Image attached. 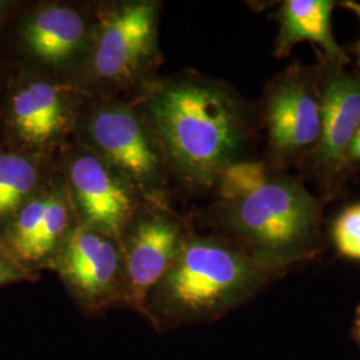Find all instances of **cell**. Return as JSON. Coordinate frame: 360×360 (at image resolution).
Listing matches in <instances>:
<instances>
[{
    "label": "cell",
    "mask_w": 360,
    "mask_h": 360,
    "mask_svg": "<svg viewBox=\"0 0 360 360\" xmlns=\"http://www.w3.org/2000/svg\"><path fill=\"white\" fill-rule=\"evenodd\" d=\"M49 179L38 158L19 153L0 154V220H10Z\"/></svg>",
    "instance_id": "15"
},
{
    "label": "cell",
    "mask_w": 360,
    "mask_h": 360,
    "mask_svg": "<svg viewBox=\"0 0 360 360\" xmlns=\"http://www.w3.org/2000/svg\"><path fill=\"white\" fill-rule=\"evenodd\" d=\"M264 120L271 151L278 159L314 153L322 134L319 80L304 68H288L266 92Z\"/></svg>",
    "instance_id": "11"
},
{
    "label": "cell",
    "mask_w": 360,
    "mask_h": 360,
    "mask_svg": "<svg viewBox=\"0 0 360 360\" xmlns=\"http://www.w3.org/2000/svg\"><path fill=\"white\" fill-rule=\"evenodd\" d=\"M74 138L117 172L144 202L168 206L169 171L165 155L134 104L87 96Z\"/></svg>",
    "instance_id": "5"
},
{
    "label": "cell",
    "mask_w": 360,
    "mask_h": 360,
    "mask_svg": "<svg viewBox=\"0 0 360 360\" xmlns=\"http://www.w3.org/2000/svg\"><path fill=\"white\" fill-rule=\"evenodd\" d=\"M355 333L360 345V306L356 309V314H355Z\"/></svg>",
    "instance_id": "21"
},
{
    "label": "cell",
    "mask_w": 360,
    "mask_h": 360,
    "mask_svg": "<svg viewBox=\"0 0 360 360\" xmlns=\"http://www.w3.org/2000/svg\"><path fill=\"white\" fill-rule=\"evenodd\" d=\"M270 178L269 167L263 162L239 159L220 171L214 187L221 203H226L257 191Z\"/></svg>",
    "instance_id": "16"
},
{
    "label": "cell",
    "mask_w": 360,
    "mask_h": 360,
    "mask_svg": "<svg viewBox=\"0 0 360 360\" xmlns=\"http://www.w3.org/2000/svg\"><path fill=\"white\" fill-rule=\"evenodd\" d=\"M25 274L6 252H0V285L20 281L25 278Z\"/></svg>",
    "instance_id": "18"
},
{
    "label": "cell",
    "mask_w": 360,
    "mask_h": 360,
    "mask_svg": "<svg viewBox=\"0 0 360 360\" xmlns=\"http://www.w3.org/2000/svg\"><path fill=\"white\" fill-rule=\"evenodd\" d=\"M188 231L169 207L143 203L119 242L124 264L123 307L144 316L147 296L174 263Z\"/></svg>",
    "instance_id": "8"
},
{
    "label": "cell",
    "mask_w": 360,
    "mask_h": 360,
    "mask_svg": "<svg viewBox=\"0 0 360 360\" xmlns=\"http://www.w3.org/2000/svg\"><path fill=\"white\" fill-rule=\"evenodd\" d=\"M354 162V163H359L360 165V129L358 134L355 135L354 141L351 143L349 151H348V163Z\"/></svg>",
    "instance_id": "19"
},
{
    "label": "cell",
    "mask_w": 360,
    "mask_h": 360,
    "mask_svg": "<svg viewBox=\"0 0 360 360\" xmlns=\"http://www.w3.org/2000/svg\"><path fill=\"white\" fill-rule=\"evenodd\" d=\"M331 235L340 255L360 262V203L346 207L336 217Z\"/></svg>",
    "instance_id": "17"
},
{
    "label": "cell",
    "mask_w": 360,
    "mask_h": 360,
    "mask_svg": "<svg viewBox=\"0 0 360 360\" xmlns=\"http://www.w3.org/2000/svg\"><path fill=\"white\" fill-rule=\"evenodd\" d=\"M51 270L68 294L87 314L123 306L124 264L120 245L82 224H77Z\"/></svg>",
    "instance_id": "9"
},
{
    "label": "cell",
    "mask_w": 360,
    "mask_h": 360,
    "mask_svg": "<svg viewBox=\"0 0 360 360\" xmlns=\"http://www.w3.org/2000/svg\"><path fill=\"white\" fill-rule=\"evenodd\" d=\"M95 11L68 4L47 3L39 7L23 26L27 51L55 77L72 79L90 47Z\"/></svg>",
    "instance_id": "12"
},
{
    "label": "cell",
    "mask_w": 360,
    "mask_h": 360,
    "mask_svg": "<svg viewBox=\"0 0 360 360\" xmlns=\"http://www.w3.org/2000/svg\"><path fill=\"white\" fill-rule=\"evenodd\" d=\"M340 6L345 7V8H347L349 11H352V13H355V15L359 18L360 20V3L354 1V0H346V1H342ZM355 51L358 52V55H359L360 58V40L359 43H358V46H356V49H355Z\"/></svg>",
    "instance_id": "20"
},
{
    "label": "cell",
    "mask_w": 360,
    "mask_h": 360,
    "mask_svg": "<svg viewBox=\"0 0 360 360\" xmlns=\"http://www.w3.org/2000/svg\"><path fill=\"white\" fill-rule=\"evenodd\" d=\"M159 15L160 3L154 0L99 6L86 59L71 80L89 96L117 99L139 90L162 60Z\"/></svg>",
    "instance_id": "3"
},
{
    "label": "cell",
    "mask_w": 360,
    "mask_h": 360,
    "mask_svg": "<svg viewBox=\"0 0 360 360\" xmlns=\"http://www.w3.org/2000/svg\"><path fill=\"white\" fill-rule=\"evenodd\" d=\"M77 224L59 169L8 220L6 254L25 271L51 269Z\"/></svg>",
    "instance_id": "10"
},
{
    "label": "cell",
    "mask_w": 360,
    "mask_h": 360,
    "mask_svg": "<svg viewBox=\"0 0 360 360\" xmlns=\"http://www.w3.org/2000/svg\"><path fill=\"white\" fill-rule=\"evenodd\" d=\"M283 270L231 238L188 231L174 263L147 296L144 318L156 330L214 321Z\"/></svg>",
    "instance_id": "2"
},
{
    "label": "cell",
    "mask_w": 360,
    "mask_h": 360,
    "mask_svg": "<svg viewBox=\"0 0 360 360\" xmlns=\"http://www.w3.org/2000/svg\"><path fill=\"white\" fill-rule=\"evenodd\" d=\"M87 94L70 79L28 77L11 95L8 124L16 141L35 155L58 153L75 135Z\"/></svg>",
    "instance_id": "7"
},
{
    "label": "cell",
    "mask_w": 360,
    "mask_h": 360,
    "mask_svg": "<svg viewBox=\"0 0 360 360\" xmlns=\"http://www.w3.org/2000/svg\"><path fill=\"white\" fill-rule=\"evenodd\" d=\"M319 91L322 134L314 158L316 169L331 176L347 165L351 143L360 129V74L333 63L319 80Z\"/></svg>",
    "instance_id": "13"
},
{
    "label": "cell",
    "mask_w": 360,
    "mask_h": 360,
    "mask_svg": "<svg viewBox=\"0 0 360 360\" xmlns=\"http://www.w3.org/2000/svg\"><path fill=\"white\" fill-rule=\"evenodd\" d=\"M322 207L299 180L271 175L257 191L221 203L231 239L257 257L285 269L312 252Z\"/></svg>",
    "instance_id": "4"
},
{
    "label": "cell",
    "mask_w": 360,
    "mask_h": 360,
    "mask_svg": "<svg viewBox=\"0 0 360 360\" xmlns=\"http://www.w3.org/2000/svg\"><path fill=\"white\" fill-rule=\"evenodd\" d=\"M134 105L154 132L169 175L193 190L214 187L239 160L247 138L245 108L219 82L191 74L146 82Z\"/></svg>",
    "instance_id": "1"
},
{
    "label": "cell",
    "mask_w": 360,
    "mask_h": 360,
    "mask_svg": "<svg viewBox=\"0 0 360 360\" xmlns=\"http://www.w3.org/2000/svg\"><path fill=\"white\" fill-rule=\"evenodd\" d=\"M59 155L58 169L77 224L119 243L144 203L141 195L99 156L75 141L67 143Z\"/></svg>",
    "instance_id": "6"
},
{
    "label": "cell",
    "mask_w": 360,
    "mask_h": 360,
    "mask_svg": "<svg viewBox=\"0 0 360 360\" xmlns=\"http://www.w3.org/2000/svg\"><path fill=\"white\" fill-rule=\"evenodd\" d=\"M335 3L331 0H285L276 13L279 34L274 55L287 56L295 44L309 41L322 49L331 63L343 65L348 62L346 52L335 41L331 15Z\"/></svg>",
    "instance_id": "14"
}]
</instances>
